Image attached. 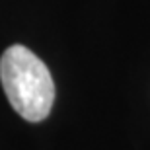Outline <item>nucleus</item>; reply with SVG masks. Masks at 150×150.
I'll return each instance as SVG.
<instances>
[{
	"instance_id": "f257e3e1",
	"label": "nucleus",
	"mask_w": 150,
	"mask_h": 150,
	"mask_svg": "<svg viewBox=\"0 0 150 150\" xmlns=\"http://www.w3.org/2000/svg\"><path fill=\"white\" fill-rule=\"evenodd\" d=\"M0 80L6 98L25 121L39 123L51 113L55 82L45 62L23 45H12L0 59Z\"/></svg>"
}]
</instances>
